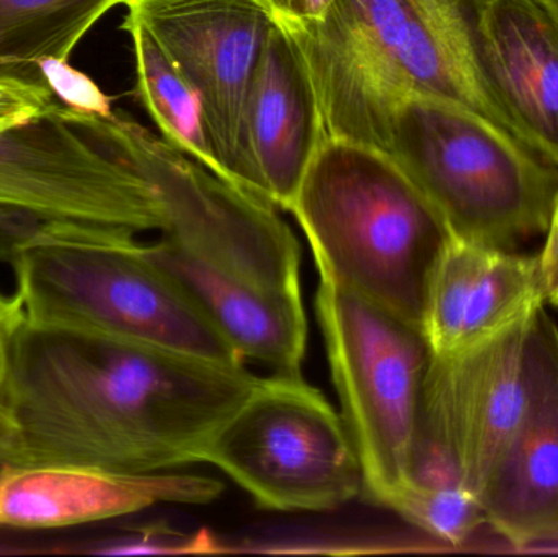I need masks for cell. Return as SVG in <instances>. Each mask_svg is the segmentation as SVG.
I'll use <instances>...</instances> for the list:
<instances>
[{
    "label": "cell",
    "instance_id": "6da1fadb",
    "mask_svg": "<svg viewBox=\"0 0 558 557\" xmlns=\"http://www.w3.org/2000/svg\"><path fill=\"white\" fill-rule=\"evenodd\" d=\"M260 379L245 365L25 319L2 399L16 434L12 467L146 474L199 463Z\"/></svg>",
    "mask_w": 558,
    "mask_h": 557
},
{
    "label": "cell",
    "instance_id": "7a4b0ae2",
    "mask_svg": "<svg viewBox=\"0 0 558 557\" xmlns=\"http://www.w3.org/2000/svg\"><path fill=\"white\" fill-rule=\"evenodd\" d=\"M286 29L327 137L383 149L393 107L410 95L464 105L517 136L482 68L472 0H335L320 22Z\"/></svg>",
    "mask_w": 558,
    "mask_h": 557
},
{
    "label": "cell",
    "instance_id": "3957f363",
    "mask_svg": "<svg viewBox=\"0 0 558 557\" xmlns=\"http://www.w3.org/2000/svg\"><path fill=\"white\" fill-rule=\"evenodd\" d=\"M289 213L307 238L322 281L423 330L429 284L452 234L389 153L327 137Z\"/></svg>",
    "mask_w": 558,
    "mask_h": 557
},
{
    "label": "cell",
    "instance_id": "277c9868",
    "mask_svg": "<svg viewBox=\"0 0 558 557\" xmlns=\"http://www.w3.org/2000/svg\"><path fill=\"white\" fill-rule=\"evenodd\" d=\"M9 264L26 319L245 365L136 232L43 218Z\"/></svg>",
    "mask_w": 558,
    "mask_h": 557
},
{
    "label": "cell",
    "instance_id": "5b68a950",
    "mask_svg": "<svg viewBox=\"0 0 558 557\" xmlns=\"http://www.w3.org/2000/svg\"><path fill=\"white\" fill-rule=\"evenodd\" d=\"M383 150L425 193L452 238L514 251L549 228L558 167L464 105L402 98Z\"/></svg>",
    "mask_w": 558,
    "mask_h": 557
},
{
    "label": "cell",
    "instance_id": "8992f818",
    "mask_svg": "<svg viewBox=\"0 0 558 557\" xmlns=\"http://www.w3.org/2000/svg\"><path fill=\"white\" fill-rule=\"evenodd\" d=\"M315 311L369 502L392 509L412 473L432 347L420 327L320 280Z\"/></svg>",
    "mask_w": 558,
    "mask_h": 557
},
{
    "label": "cell",
    "instance_id": "52a82bcc",
    "mask_svg": "<svg viewBox=\"0 0 558 557\" xmlns=\"http://www.w3.org/2000/svg\"><path fill=\"white\" fill-rule=\"evenodd\" d=\"M64 114L149 180L166 215V241L231 280L301 293V247L277 206L209 172L120 111L98 117L64 107Z\"/></svg>",
    "mask_w": 558,
    "mask_h": 557
},
{
    "label": "cell",
    "instance_id": "ba28073f",
    "mask_svg": "<svg viewBox=\"0 0 558 557\" xmlns=\"http://www.w3.org/2000/svg\"><path fill=\"white\" fill-rule=\"evenodd\" d=\"M199 463L278 512H325L363 494L343 417L301 375L262 378L206 441Z\"/></svg>",
    "mask_w": 558,
    "mask_h": 557
},
{
    "label": "cell",
    "instance_id": "9c48e42d",
    "mask_svg": "<svg viewBox=\"0 0 558 557\" xmlns=\"http://www.w3.org/2000/svg\"><path fill=\"white\" fill-rule=\"evenodd\" d=\"M0 205L140 235L167 225L149 180L69 121L61 104L0 128Z\"/></svg>",
    "mask_w": 558,
    "mask_h": 557
},
{
    "label": "cell",
    "instance_id": "30bf717a",
    "mask_svg": "<svg viewBox=\"0 0 558 557\" xmlns=\"http://www.w3.org/2000/svg\"><path fill=\"white\" fill-rule=\"evenodd\" d=\"M536 310L474 346L433 353L426 372L420 438L451 455L478 502L526 409Z\"/></svg>",
    "mask_w": 558,
    "mask_h": 557
},
{
    "label": "cell",
    "instance_id": "8fae6325",
    "mask_svg": "<svg viewBox=\"0 0 558 557\" xmlns=\"http://www.w3.org/2000/svg\"><path fill=\"white\" fill-rule=\"evenodd\" d=\"M124 7L147 26L198 95L226 180L244 189L242 114L275 25L270 10L262 0H128Z\"/></svg>",
    "mask_w": 558,
    "mask_h": 557
},
{
    "label": "cell",
    "instance_id": "7c38bea8",
    "mask_svg": "<svg viewBox=\"0 0 558 557\" xmlns=\"http://www.w3.org/2000/svg\"><path fill=\"white\" fill-rule=\"evenodd\" d=\"M485 523L518 548L558 543V327L534 313L526 409L481 494Z\"/></svg>",
    "mask_w": 558,
    "mask_h": 557
},
{
    "label": "cell",
    "instance_id": "4fadbf2b",
    "mask_svg": "<svg viewBox=\"0 0 558 557\" xmlns=\"http://www.w3.org/2000/svg\"><path fill=\"white\" fill-rule=\"evenodd\" d=\"M325 140L324 114L307 62L291 33L275 22L242 114L244 189L289 211Z\"/></svg>",
    "mask_w": 558,
    "mask_h": 557
},
{
    "label": "cell",
    "instance_id": "5bb4252c",
    "mask_svg": "<svg viewBox=\"0 0 558 557\" xmlns=\"http://www.w3.org/2000/svg\"><path fill=\"white\" fill-rule=\"evenodd\" d=\"M225 486L202 474H131L78 467H7L0 473V526L62 529L143 512L159 504L203 506Z\"/></svg>",
    "mask_w": 558,
    "mask_h": 557
},
{
    "label": "cell",
    "instance_id": "9a60e30c",
    "mask_svg": "<svg viewBox=\"0 0 558 557\" xmlns=\"http://www.w3.org/2000/svg\"><path fill=\"white\" fill-rule=\"evenodd\" d=\"M492 92L531 149L558 167V16L544 0H472Z\"/></svg>",
    "mask_w": 558,
    "mask_h": 557
},
{
    "label": "cell",
    "instance_id": "2e32d148",
    "mask_svg": "<svg viewBox=\"0 0 558 557\" xmlns=\"http://www.w3.org/2000/svg\"><path fill=\"white\" fill-rule=\"evenodd\" d=\"M546 304L539 255L452 238L429 284L423 332L436 355L500 332Z\"/></svg>",
    "mask_w": 558,
    "mask_h": 557
},
{
    "label": "cell",
    "instance_id": "e0dca14e",
    "mask_svg": "<svg viewBox=\"0 0 558 557\" xmlns=\"http://www.w3.org/2000/svg\"><path fill=\"white\" fill-rule=\"evenodd\" d=\"M147 252L167 271L244 362L274 375H301L307 347L302 293H279L216 274L160 235Z\"/></svg>",
    "mask_w": 558,
    "mask_h": 557
},
{
    "label": "cell",
    "instance_id": "ac0fdd59",
    "mask_svg": "<svg viewBox=\"0 0 558 557\" xmlns=\"http://www.w3.org/2000/svg\"><path fill=\"white\" fill-rule=\"evenodd\" d=\"M121 29L133 45L134 97L153 118L160 137L199 166L226 180L198 95L147 26L126 10ZM228 182V180H226Z\"/></svg>",
    "mask_w": 558,
    "mask_h": 557
},
{
    "label": "cell",
    "instance_id": "d6986e66",
    "mask_svg": "<svg viewBox=\"0 0 558 557\" xmlns=\"http://www.w3.org/2000/svg\"><path fill=\"white\" fill-rule=\"evenodd\" d=\"M128 0H0V72L35 75L43 59H68L84 36Z\"/></svg>",
    "mask_w": 558,
    "mask_h": 557
},
{
    "label": "cell",
    "instance_id": "ffe728a7",
    "mask_svg": "<svg viewBox=\"0 0 558 557\" xmlns=\"http://www.w3.org/2000/svg\"><path fill=\"white\" fill-rule=\"evenodd\" d=\"M392 512L426 535L459 546L468 542L485 516L477 497L456 474H418L407 483Z\"/></svg>",
    "mask_w": 558,
    "mask_h": 557
},
{
    "label": "cell",
    "instance_id": "44dd1931",
    "mask_svg": "<svg viewBox=\"0 0 558 557\" xmlns=\"http://www.w3.org/2000/svg\"><path fill=\"white\" fill-rule=\"evenodd\" d=\"M218 545L211 533L199 530L195 535H185L170 529L166 523H159L134 530L131 535L105 543L94 553L104 556L206 555L221 552Z\"/></svg>",
    "mask_w": 558,
    "mask_h": 557
},
{
    "label": "cell",
    "instance_id": "7402d4cb",
    "mask_svg": "<svg viewBox=\"0 0 558 557\" xmlns=\"http://www.w3.org/2000/svg\"><path fill=\"white\" fill-rule=\"evenodd\" d=\"M35 72L62 107L98 117H107L113 111L111 97L87 74L72 68L68 59H43L36 64Z\"/></svg>",
    "mask_w": 558,
    "mask_h": 557
},
{
    "label": "cell",
    "instance_id": "603a6c76",
    "mask_svg": "<svg viewBox=\"0 0 558 557\" xmlns=\"http://www.w3.org/2000/svg\"><path fill=\"white\" fill-rule=\"evenodd\" d=\"M58 104L41 78L0 72V128L35 120Z\"/></svg>",
    "mask_w": 558,
    "mask_h": 557
},
{
    "label": "cell",
    "instance_id": "cb8c5ba5",
    "mask_svg": "<svg viewBox=\"0 0 558 557\" xmlns=\"http://www.w3.org/2000/svg\"><path fill=\"white\" fill-rule=\"evenodd\" d=\"M25 319V307L19 294H7L0 290V405H3V391H5L7 375H9L13 340Z\"/></svg>",
    "mask_w": 558,
    "mask_h": 557
},
{
    "label": "cell",
    "instance_id": "d4e9b609",
    "mask_svg": "<svg viewBox=\"0 0 558 557\" xmlns=\"http://www.w3.org/2000/svg\"><path fill=\"white\" fill-rule=\"evenodd\" d=\"M275 22L284 28H299L320 22L335 0H262Z\"/></svg>",
    "mask_w": 558,
    "mask_h": 557
},
{
    "label": "cell",
    "instance_id": "484cf974",
    "mask_svg": "<svg viewBox=\"0 0 558 557\" xmlns=\"http://www.w3.org/2000/svg\"><path fill=\"white\" fill-rule=\"evenodd\" d=\"M546 235V244L539 254L541 281L546 303L558 306V192Z\"/></svg>",
    "mask_w": 558,
    "mask_h": 557
},
{
    "label": "cell",
    "instance_id": "4316f807",
    "mask_svg": "<svg viewBox=\"0 0 558 557\" xmlns=\"http://www.w3.org/2000/svg\"><path fill=\"white\" fill-rule=\"evenodd\" d=\"M16 434L12 419L7 414L5 408L0 405V473L7 467H12L15 458Z\"/></svg>",
    "mask_w": 558,
    "mask_h": 557
},
{
    "label": "cell",
    "instance_id": "83f0119b",
    "mask_svg": "<svg viewBox=\"0 0 558 557\" xmlns=\"http://www.w3.org/2000/svg\"><path fill=\"white\" fill-rule=\"evenodd\" d=\"M544 2H546L547 5L553 9V12L558 16V0H544Z\"/></svg>",
    "mask_w": 558,
    "mask_h": 557
}]
</instances>
